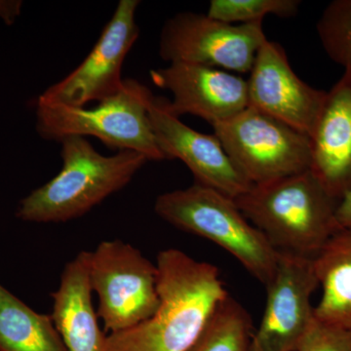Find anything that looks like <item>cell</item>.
I'll list each match as a JSON object with an SVG mask.
<instances>
[{
	"instance_id": "cell-22",
	"label": "cell",
	"mask_w": 351,
	"mask_h": 351,
	"mask_svg": "<svg viewBox=\"0 0 351 351\" xmlns=\"http://www.w3.org/2000/svg\"><path fill=\"white\" fill-rule=\"evenodd\" d=\"M23 2L20 0H0V18L11 25L21 15Z\"/></svg>"
},
{
	"instance_id": "cell-15",
	"label": "cell",
	"mask_w": 351,
	"mask_h": 351,
	"mask_svg": "<svg viewBox=\"0 0 351 351\" xmlns=\"http://www.w3.org/2000/svg\"><path fill=\"white\" fill-rule=\"evenodd\" d=\"M89 258L90 252L82 251L66 263L59 288L51 294V317L68 351H107L108 335L92 304Z\"/></svg>"
},
{
	"instance_id": "cell-17",
	"label": "cell",
	"mask_w": 351,
	"mask_h": 351,
	"mask_svg": "<svg viewBox=\"0 0 351 351\" xmlns=\"http://www.w3.org/2000/svg\"><path fill=\"white\" fill-rule=\"evenodd\" d=\"M0 351H68L51 315L34 311L0 285Z\"/></svg>"
},
{
	"instance_id": "cell-21",
	"label": "cell",
	"mask_w": 351,
	"mask_h": 351,
	"mask_svg": "<svg viewBox=\"0 0 351 351\" xmlns=\"http://www.w3.org/2000/svg\"><path fill=\"white\" fill-rule=\"evenodd\" d=\"M295 351H351V331L315 318Z\"/></svg>"
},
{
	"instance_id": "cell-13",
	"label": "cell",
	"mask_w": 351,
	"mask_h": 351,
	"mask_svg": "<svg viewBox=\"0 0 351 351\" xmlns=\"http://www.w3.org/2000/svg\"><path fill=\"white\" fill-rule=\"evenodd\" d=\"M152 82L173 94L168 103L176 117L195 115L212 126L249 107L248 84L223 69L189 63H171L151 71Z\"/></svg>"
},
{
	"instance_id": "cell-23",
	"label": "cell",
	"mask_w": 351,
	"mask_h": 351,
	"mask_svg": "<svg viewBox=\"0 0 351 351\" xmlns=\"http://www.w3.org/2000/svg\"><path fill=\"white\" fill-rule=\"evenodd\" d=\"M337 223L339 228L351 226V189L339 200L337 210Z\"/></svg>"
},
{
	"instance_id": "cell-16",
	"label": "cell",
	"mask_w": 351,
	"mask_h": 351,
	"mask_svg": "<svg viewBox=\"0 0 351 351\" xmlns=\"http://www.w3.org/2000/svg\"><path fill=\"white\" fill-rule=\"evenodd\" d=\"M313 261L322 289L316 319L351 331V226L339 228Z\"/></svg>"
},
{
	"instance_id": "cell-11",
	"label": "cell",
	"mask_w": 351,
	"mask_h": 351,
	"mask_svg": "<svg viewBox=\"0 0 351 351\" xmlns=\"http://www.w3.org/2000/svg\"><path fill=\"white\" fill-rule=\"evenodd\" d=\"M169 101L152 96L149 117L166 160L180 159L193 173L196 184L213 189L232 199L253 186L226 154L216 135H207L182 123L168 108Z\"/></svg>"
},
{
	"instance_id": "cell-6",
	"label": "cell",
	"mask_w": 351,
	"mask_h": 351,
	"mask_svg": "<svg viewBox=\"0 0 351 351\" xmlns=\"http://www.w3.org/2000/svg\"><path fill=\"white\" fill-rule=\"evenodd\" d=\"M212 127L228 156L251 184L311 170V138L250 106Z\"/></svg>"
},
{
	"instance_id": "cell-14",
	"label": "cell",
	"mask_w": 351,
	"mask_h": 351,
	"mask_svg": "<svg viewBox=\"0 0 351 351\" xmlns=\"http://www.w3.org/2000/svg\"><path fill=\"white\" fill-rule=\"evenodd\" d=\"M311 140V171L341 200L351 189L350 71L327 91Z\"/></svg>"
},
{
	"instance_id": "cell-2",
	"label": "cell",
	"mask_w": 351,
	"mask_h": 351,
	"mask_svg": "<svg viewBox=\"0 0 351 351\" xmlns=\"http://www.w3.org/2000/svg\"><path fill=\"white\" fill-rule=\"evenodd\" d=\"M234 201L278 253L314 258L339 228V199L311 170L253 184Z\"/></svg>"
},
{
	"instance_id": "cell-18",
	"label": "cell",
	"mask_w": 351,
	"mask_h": 351,
	"mask_svg": "<svg viewBox=\"0 0 351 351\" xmlns=\"http://www.w3.org/2000/svg\"><path fill=\"white\" fill-rule=\"evenodd\" d=\"M253 323L248 311L228 295L189 351H250Z\"/></svg>"
},
{
	"instance_id": "cell-1",
	"label": "cell",
	"mask_w": 351,
	"mask_h": 351,
	"mask_svg": "<svg viewBox=\"0 0 351 351\" xmlns=\"http://www.w3.org/2000/svg\"><path fill=\"white\" fill-rule=\"evenodd\" d=\"M159 306L147 320L108 334L107 351H189L230 295L218 267L178 249L157 256Z\"/></svg>"
},
{
	"instance_id": "cell-8",
	"label": "cell",
	"mask_w": 351,
	"mask_h": 351,
	"mask_svg": "<svg viewBox=\"0 0 351 351\" xmlns=\"http://www.w3.org/2000/svg\"><path fill=\"white\" fill-rule=\"evenodd\" d=\"M263 22L228 24L207 14L181 12L166 21L159 55L169 63H189L251 71L256 55L267 41Z\"/></svg>"
},
{
	"instance_id": "cell-5",
	"label": "cell",
	"mask_w": 351,
	"mask_h": 351,
	"mask_svg": "<svg viewBox=\"0 0 351 351\" xmlns=\"http://www.w3.org/2000/svg\"><path fill=\"white\" fill-rule=\"evenodd\" d=\"M152 96L142 83L125 80L119 94L92 108L38 101L36 131L41 138L58 142L69 136H92L110 149L138 152L149 161L166 160L149 122Z\"/></svg>"
},
{
	"instance_id": "cell-3",
	"label": "cell",
	"mask_w": 351,
	"mask_h": 351,
	"mask_svg": "<svg viewBox=\"0 0 351 351\" xmlns=\"http://www.w3.org/2000/svg\"><path fill=\"white\" fill-rule=\"evenodd\" d=\"M63 166L59 174L20 201L16 216L25 221L66 223L80 218L126 186L149 159L120 151L105 156L86 138L60 141Z\"/></svg>"
},
{
	"instance_id": "cell-4",
	"label": "cell",
	"mask_w": 351,
	"mask_h": 351,
	"mask_svg": "<svg viewBox=\"0 0 351 351\" xmlns=\"http://www.w3.org/2000/svg\"><path fill=\"white\" fill-rule=\"evenodd\" d=\"M154 211L168 223L214 242L228 252L263 286L276 271L279 253L240 211L234 199L195 184L162 193Z\"/></svg>"
},
{
	"instance_id": "cell-20",
	"label": "cell",
	"mask_w": 351,
	"mask_h": 351,
	"mask_svg": "<svg viewBox=\"0 0 351 351\" xmlns=\"http://www.w3.org/2000/svg\"><path fill=\"white\" fill-rule=\"evenodd\" d=\"M299 0H212L207 15L228 24L263 22L267 15L290 18L299 12Z\"/></svg>"
},
{
	"instance_id": "cell-19",
	"label": "cell",
	"mask_w": 351,
	"mask_h": 351,
	"mask_svg": "<svg viewBox=\"0 0 351 351\" xmlns=\"http://www.w3.org/2000/svg\"><path fill=\"white\" fill-rule=\"evenodd\" d=\"M316 29L330 59L351 73V0L330 2Z\"/></svg>"
},
{
	"instance_id": "cell-10",
	"label": "cell",
	"mask_w": 351,
	"mask_h": 351,
	"mask_svg": "<svg viewBox=\"0 0 351 351\" xmlns=\"http://www.w3.org/2000/svg\"><path fill=\"white\" fill-rule=\"evenodd\" d=\"M314 258L279 253L262 320L250 351H295L315 320L311 297L319 287Z\"/></svg>"
},
{
	"instance_id": "cell-9",
	"label": "cell",
	"mask_w": 351,
	"mask_h": 351,
	"mask_svg": "<svg viewBox=\"0 0 351 351\" xmlns=\"http://www.w3.org/2000/svg\"><path fill=\"white\" fill-rule=\"evenodd\" d=\"M138 0H120L93 49L80 66L61 82L47 88L38 101L84 108L100 103L121 91L122 66L140 36L136 23Z\"/></svg>"
},
{
	"instance_id": "cell-7",
	"label": "cell",
	"mask_w": 351,
	"mask_h": 351,
	"mask_svg": "<svg viewBox=\"0 0 351 351\" xmlns=\"http://www.w3.org/2000/svg\"><path fill=\"white\" fill-rule=\"evenodd\" d=\"M89 281L108 334L136 326L158 308L156 263L121 240L101 242L90 252Z\"/></svg>"
},
{
	"instance_id": "cell-12",
	"label": "cell",
	"mask_w": 351,
	"mask_h": 351,
	"mask_svg": "<svg viewBox=\"0 0 351 351\" xmlns=\"http://www.w3.org/2000/svg\"><path fill=\"white\" fill-rule=\"evenodd\" d=\"M250 73L249 106L311 138L327 91L309 86L295 75L285 50L274 41L258 49Z\"/></svg>"
}]
</instances>
